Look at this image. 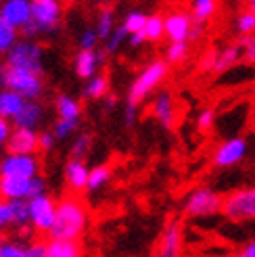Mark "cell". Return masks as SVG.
Here are the masks:
<instances>
[{
	"label": "cell",
	"mask_w": 255,
	"mask_h": 257,
	"mask_svg": "<svg viewBox=\"0 0 255 257\" xmlns=\"http://www.w3.org/2000/svg\"><path fill=\"white\" fill-rule=\"evenodd\" d=\"M86 226V209L78 199H63L57 205L55 226L50 230L55 240H75Z\"/></svg>",
	"instance_id": "6da1fadb"
},
{
	"label": "cell",
	"mask_w": 255,
	"mask_h": 257,
	"mask_svg": "<svg viewBox=\"0 0 255 257\" xmlns=\"http://www.w3.org/2000/svg\"><path fill=\"white\" fill-rule=\"evenodd\" d=\"M165 75H168V63L165 61H153L151 65H147L143 71H140L138 78L132 82L130 92H128V102L138 107V102L145 100L153 90L165 80Z\"/></svg>",
	"instance_id": "7a4b0ae2"
},
{
	"label": "cell",
	"mask_w": 255,
	"mask_h": 257,
	"mask_svg": "<svg viewBox=\"0 0 255 257\" xmlns=\"http://www.w3.org/2000/svg\"><path fill=\"white\" fill-rule=\"evenodd\" d=\"M0 82H3L11 92H17L23 98H36L42 92V80L40 75H34L21 69H13L9 65L0 67Z\"/></svg>",
	"instance_id": "3957f363"
},
{
	"label": "cell",
	"mask_w": 255,
	"mask_h": 257,
	"mask_svg": "<svg viewBox=\"0 0 255 257\" xmlns=\"http://www.w3.org/2000/svg\"><path fill=\"white\" fill-rule=\"evenodd\" d=\"M222 211L234 222L255 220V188H243L230 192L222 201Z\"/></svg>",
	"instance_id": "277c9868"
},
{
	"label": "cell",
	"mask_w": 255,
	"mask_h": 257,
	"mask_svg": "<svg viewBox=\"0 0 255 257\" xmlns=\"http://www.w3.org/2000/svg\"><path fill=\"white\" fill-rule=\"evenodd\" d=\"M9 67L40 75V71H42V48L34 42H17L9 53Z\"/></svg>",
	"instance_id": "5b68a950"
},
{
	"label": "cell",
	"mask_w": 255,
	"mask_h": 257,
	"mask_svg": "<svg viewBox=\"0 0 255 257\" xmlns=\"http://www.w3.org/2000/svg\"><path fill=\"white\" fill-rule=\"evenodd\" d=\"M0 192L11 199V201H25V199H38L44 197V180L40 178H32V180H23V178H0Z\"/></svg>",
	"instance_id": "8992f818"
},
{
	"label": "cell",
	"mask_w": 255,
	"mask_h": 257,
	"mask_svg": "<svg viewBox=\"0 0 255 257\" xmlns=\"http://www.w3.org/2000/svg\"><path fill=\"white\" fill-rule=\"evenodd\" d=\"M222 201L224 199L218 195V192H213L209 188H199L188 197L186 211H188V215H197V217L213 215L215 211L222 209Z\"/></svg>",
	"instance_id": "52a82bcc"
},
{
	"label": "cell",
	"mask_w": 255,
	"mask_h": 257,
	"mask_svg": "<svg viewBox=\"0 0 255 257\" xmlns=\"http://www.w3.org/2000/svg\"><path fill=\"white\" fill-rule=\"evenodd\" d=\"M61 17V5L55 0H36L32 3V23L38 32H48L57 28Z\"/></svg>",
	"instance_id": "ba28073f"
},
{
	"label": "cell",
	"mask_w": 255,
	"mask_h": 257,
	"mask_svg": "<svg viewBox=\"0 0 255 257\" xmlns=\"http://www.w3.org/2000/svg\"><path fill=\"white\" fill-rule=\"evenodd\" d=\"M38 172V161L32 155H11L0 163V174L3 178H23L32 180Z\"/></svg>",
	"instance_id": "9c48e42d"
},
{
	"label": "cell",
	"mask_w": 255,
	"mask_h": 257,
	"mask_svg": "<svg viewBox=\"0 0 255 257\" xmlns=\"http://www.w3.org/2000/svg\"><path fill=\"white\" fill-rule=\"evenodd\" d=\"M57 207L48 197H38L30 201V220L38 230H53Z\"/></svg>",
	"instance_id": "30bf717a"
},
{
	"label": "cell",
	"mask_w": 255,
	"mask_h": 257,
	"mask_svg": "<svg viewBox=\"0 0 255 257\" xmlns=\"http://www.w3.org/2000/svg\"><path fill=\"white\" fill-rule=\"evenodd\" d=\"M245 153H247L245 140L243 138H230L228 143L218 147V151H215V155H213V161L218 168H230V165L238 163L245 157Z\"/></svg>",
	"instance_id": "8fae6325"
},
{
	"label": "cell",
	"mask_w": 255,
	"mask_h": 257,
	"mask_svg": "<svg viewBox=\"0 0 255 257\" xmlns=\"http://www.w3.org/2000/svg\"><path fill=\"white\" fill-rule=\"evenodd\" d=\"M0 17H3L11 28H23L28 25L32 19V5L25 3V0H9L5 3V7L0 9Z\"/></svg>",
	"instance_id": "7c38bea8"
},
{
	"label": "cell",
	"mask_w": 255,
	"mask_h": 257,
	"mask_svg": "<svg viewBox=\"0 0 255 257\" xmlns=\"http://www.w3.org/2000/svg\"><path fill=\"white\" fill-rule=\"evenodd\" d=\"M190 17L182 11H174L165 17V34L172 42H186V38L190 34Z\"/></svg>",
	"instance_id": "4fadbf2b"
},
{
	"label": "cell",
	"mask_w": 255,
	"mask_h": 257,
	"mask_svg": "<svg viewBox=\"0 0 255 257\" xmlns=\"http://www.w3.org/2000/svg\"><path fill=\"white\" fill-rule=\"evenodd\" d=\"M36 149H38V136L34 134V130L17 127V130L9 136V153L11 155H32Z\"/></svg>",
	"instance_id": "5bb4252c"
},
{
	"label": "cell",
	"mask_w": 255,
	"mask_h": 257,
	"mask_svg": "<svg viewBox=\"0 0 255 257\" xmlns=\"http://www.w3.org/2000/svg\"><path fill=\"white\" fill-rule=\"evenodd\" d=\"M153 113L165 127H172L176 123V102L170 92L163 90V92L157 94V98L153 100Z\"/></svg>",
	"instance_id": "9a60e30c"
},
{
	"label": "cell",
	"mask_w": 255,
	"mask_h": 257,
	"mask_svg": "<svg viewBox=\"0 0 255 257\" xmlns=\"http://www.w3.org/2000/svg\"><path fill=\"white\" fill-rule=\"evenodd\" d=\"M182 251V232L178 224H170L159 242V257H180Z\"/></svg>",
	"instance_id": "2e32d148"
},
{
	"label": "cell",
	"mask_w": 255,
	"mask_h": 257,
	"mask_svg": "<svg viewBox=\"0 0 255 257\" xmlns=\"http://www.w3.org/2000/svg\"><path fill=\"white\" fill-rule=\"evenodd\" d=\"M88 176H90V172H88V168H86L82 161L71 159V161L67 163V168H65V180H67V184H69L73 190L86 188V186H88Z\"/></svg>",
	"instance_id": "e0dca14e"
},
{
	"label": "cell",
	"mask_w": 255,
	"mask_h": 257,
	"mask_svg": "<svg viewBox=\"0 0 255 257\" xmlns=\"http://www.w3.org/2000/svg\"><path fill=\"white\" fill-rule=\"evenodd\" d=\"M100 59L103 57L96 55L94 50H80V55L75 57V71H78L80 78H90L92 80Z\"/></svg>",
	"instance_id": "ac0fdd59"
},
{
	"label": "cell",
	"mask_w": 255,
	"mask_h": 257,
	"mask_svg": "<svg viewBox=\"0 0 255 257\" xmlns=\"http://www.w3.org/2000/svg\"><path fill=\"white\" fill-rule=\"evenodd\" d=\"M42 117V107L38 102H32V100H25L23 109L19 111V115L15 117V123L17 127H25V130H34V125H38Z\"/></svg>",
	"instance_id": "d6986e66"
},
{
	"label": "cell",
	"mask_w": 255,
	"mask_h": 257,
	"mask_svg": "<svg viewBox=\"0 0 255 257\" xmlns=\"http://www.w3.org/2000/svg\"><path fill=\"white\" fill-rule=\"evenodd\" d=\"M25 105V98L19 96L17 92H11V90H7V92H0V117H13L15 119L19 111L23 109Z\"/></svg>",
	"instance_id": "ffe728a7"
},
{
	"label": "cell",
	"mask_w": 255,
	"mask_h": 257,
	"mask_svg": "<svg viewBox=\"0 0 255 257\" xmlns=\"http://www.w3.org/2000/svg\"><path fill=\"white\" fill-rule=\"evenodd\" d=\"M240 46L238 44H232V46H226L224 50H220L218 55H215V67H213V71L215 73H226L228 69H232L236 63H238V59H240Z\"/></svg>",
	"instance_id": "44dd1931"
},
{
	"label": "cell",
	"mask_w": 255,
	"mask_h": 257,
	"mask_svg": "<svg viewBox=\"0 0 255 257\" xmlns=\"http://www.w3.org/2000/svg\"><path fill=\"white\" fill-rule=\"evenodd\" d=\"M48 257H80V245L75 240H50L46 245Z\"/></svg>",
	"instance_id": "7402d4cb"
},
{
	"label": "cell",
	"mask_w": 255,
	"mask_h": 257,
	"mask_svg": "<svg viewBox=\"0 0 255 257\" xmlns=\"http://www.w3.org/2000/svg\"><path fill=\"white\" fill-rule=\"evenodd\" d=\"M57 111L61 115V119H65V121H78L80 113H82L80 102L73 100L71 96H65V94L57 98Z\"/></svg>",
	"instance_id": "603a6c76"
},
{
	"label": "cell",
	"mask_w": 255,
	"mask_h": 257,
	"mask_svg": "<svg viewBox=\"0 0 255 257\" xmlns=\"http://www.w3.org/2000/svg\"><path fill=\"white\" fill-rule=\"evenodd\" d=\"M143 34H145V40H151V42L161 40V36L165 34V17H161V15L147 17V25H145Z\"/></svg>",
	"instance_id": "cb8c5ba5"
},
{
	"label": "cell",
	"mask_w": 255,
	"mask_h": 257,
	"mask_svg": "<svg viewBox=\"0 0 255 257\" xmlns=\"http://www.w3.org/2000/svg\"><path fill=\"white\" fill-rule=\"evenodd\" d=\"M215 9H218V5H215L213 0H197L193 5V17L197 23H205L213 17Z\"/></svg>",
	"instance_id": "d4e9b609"
},
{
	"label": "cell",
	"mask_w": 255,
	"mask_h": 257,
	"mask_svg": "<svg viewBox=\"0 0 255 257\" xmlns=\"http://www.w3.org/2000/svg\"><path fill=\"white\" fill-rule=\"evenodd\" d=\"M145 25H147V15L140 11H132L128 13L125 19H123V28L128 34H143L145 32Z\"/></svg>",
	"instance_id": "484cf974"
},
{
	"label": "cell",
	"mask_w": 255,
	"mask_h": 257,
	"mask_svg": "<svg viewBox=\"0 0 255 257\" xmlns=\"http://www.w3.org/2000/svg\"><path fill=\"white\" fill-rule=\"evenodd\" d=\"M107 90H109V80L105 75H96V78H92L88 82V86L84 88V96L86 98H100V96L107 94Z\"/></svg>",
	"instance_id": "4316f807"
},
{
	"label": "cell",
	"mask_w": 255,
	"mask_h": 257,
	"mask_svg": "<svg viewBox=\"0 0 255 257\" xmlns=\"http://www.w3.org/2000/svg\"><path fill=\"white\" fill-rule=\"evenodd\" d=\"M111 178V170L107 165H98V168L90 170V176H88V190H98L100 186H105Z\"/></svg>",
	"instance_id": "83f0119b"
},
{
	"label": "cell",
	"mask_w": 255,
	"mask_h": 257,
	"mask_svg": "<svg viewBox=\"0 0 255 257\" xmlns=\"http://www.w3.org/2000/svg\"><path fill=\"white\" fill-rule=\"evenodd\" d=\"M11 215L15 224H28L30 222V201H11Z\"/></svg>",
	"instance_id": "f1b7e54d"
},
{
	"label": "cell",
	"mask_w": 255,
	"mask_h": 257,
	"mask_svg": "<svg viewBox=\"0 0 255 257\" xmlns=\"http://www.w3.org/2000/svg\"><path fill=\"white\" fill-rule=\"evenodd\" d=\"M113 34V11L111 9H103L98 15V28H96V36L109 40V36Z\"/></svg>",
	"instance_id": "f546056e"
},
{
	"label": "cell",
	"mask_w": 255,
	"mask_h": 257,
	"mask_svg": "<svg viewBox=\"0 0 255 257\" xmlns=\"http://www.w3.org/2000/svg\"><path fill=\"white\" fill-rule=\"evenodd\" d=\"M15 46V28H11V25L0 17V53L3 50H11Z\"/></svg>",
	"instance_id": "4dcf8cb0"
},
{
	"label": "cell",
	"mask_w": 255,
	"mask_h": 257,
	"mask_svg": "<svg viewBox=\"0 0 255 257\" xmlns=\"http://www.w3.org/2000/svg\"><path fill=\"white\" fill-rule=\"evenodd\" d=\"M186 57H188L186 42H172L168 46V63H182Z\"/></svg>",
	"instance_id": "1f68e13d"
},
{
	"label": "cell",
	"mask_w": 255,
	"mask_h": 257,
	"mask_svg": "<svg viewBox=\"0 0 255 257\" xmlns=\"http://www.w3.org/2000/svg\"><path fill=\"white\" fill-rule=\"evenodd\" d=\"M236 30L240 34H245V36H251L255 32V15H253L251 11H245V13H240V15H238Z\"/></svg>",
	"instance_id": "d6a6232c"
},
{
	"label": "cell",
	"mask_w": 255,
	"mask_h": 257,
	"mask_svg": "<svg viewBox=\"0 0 255 257\" xmlns=\"http://www.w3.org/2000/svg\"><path fill=\"white\" fill-rule=\"evenodd\" d=\"M88 149H90V136L82 134V136L73 143V147H71V157H75V161H82V157L88 153Z\"/></svg>",
	"instance_id": "836d02e7"
},
{
	"label": "cell",
	"mask_w": 255,
	"mask_h": 257,
	"mask_svg": "<svg viewBox=\"0 0 255 257\" xmlns=\"http://www.w3.org/2000/svg\"><path fill=\"white\" fill-rule=\"evenodd\" d=\"M240 50H243V57L247 61H255V36H245V38H240V42H238Z\"/></svg>",
	"instance_id": "e575fe53"
},
{
	"label": "cell",
	"mask_w": 255,
	"mask_h": 257,
	"mask_svg": "<svg viewBox=\"0 0 255 257\" xmlns=\"http://www.w3.org/2000/svg\"><path fill=\"white\" fill-rule=\"evenodd\" d=\"M213 119H215V113H213V109L211 107H207V109H203L201 113H199V117H197V125H199V130H209V127L213 125Z\"/></svg>",
	"instance_id": "d590c367"
},
{
	"label": "cell",
	"mask_w": 255,
	"mask_h": 257,
	"mask_svg": "<svg viewBox=\"0 0 255 257\" xmlns=\"http://www.w3.org/2000/svg\"><path fill=\"white\" fill-rule=\"evenodd\" d=\"M125 34H128L125 28H123V25H119V28L109 36V40H107V50H109V53H115L117 46L121 44V40H123V36H125Z\"/></svg>",
	"instance_id": "8d00e7d4"
},
{
	"label": "cell",
	"mask_w": 255,
	"mask_h": 257,
	"mask_svg": "<svg viewBox=\"0 0 255 257\" xmlns=\"http://www.w3.org/2000/svg\"><path fill=\"white\" fill-rule=\"evenodd\" d=\"M75 121H65V119H59L55 125V138H67L73 130H75Z\"/></svg>",
	"instance_id": "74e56055"
},
{
	"label": "cell",
	"mask_w": 255,
	"mask_h": 257,
	"mask_svg": "<svg viewBox=\"0 0 255 257\" xmlns=\"http://www.w3.org/2000/svg\"><path fill=\"white\" fill-rule=\"evenodd\" d=\"M0 257H25V249L13 242H3L0 245Z\"/></svg>",
	"instance_id": "f35d334b"
},
{
	"label": "cell",
	"mask_w": 255,
	"mask_h": 257,
	"mask_svg": "<svg viewBox=\"0 0 255 257\" xmlns=\"http://www.w3.org/2000/svg\"><path fill=\"white\" fill-rule=\"evenodd\" d=\"M96 32L94 30H86L84 34H82V38H80V44H82V50H92L94 48V44H96Z\"/></svg>",
	"instance_id": "ab89813d"
},
{
	"label": "cell",
	"mask_w": 255,
	"mask_h": 257,
	"mask_svg": "<svg viewBox=\"0 0 255 257\" xmlns=\"http://www.w3.org/2000/svg\"><path fill=\"white\" fill-rule=\"evenodd\" d=\"M38 147L44 149V151H50L55 147V134H50V132H44L38 136Z\"/></svg>",
	"instance_id": "60d3db41"
},
{
	"label": "cell",
	"mask_w": 255,
	"mask_h": 257,
	"mask_svg": "<svg viewBox=\"0 0 255 257\" xmlns=\"http://www.w3.org/2000/svg\"><path fill=\"white\" fill-rule=\"evenodd\" d=\"M11 222H13V215H11L9 203H0V226H7Z\"/></svg>",
	"instance_id": "b9f144b4"
},
{
	"label": "cell",
	"mask_w": 255,
	"mask_h": 257,
	"mask_svg": "<svg viewBox=\"0 0 255 257\" xmlns=\"http://www.w3.org/2000/svg\"><path fill=\"white\" fill-rule=\"evenodd\" d=\"M25 257H48L44 245H32L30 249H25Z\"/></svg>",
	"instance_id": "7bdbcfd3"
},
{
	"label": "cell",
	"mask_w": 255,
	"mask_h": 257,
	"mask_svg": "<svg viewBox=\"0 0 255 257\" xmlns=\"http://www.w3.org/2000/svg\"><path fill=\"white\" fill-rule=\"evenodd\" d=\"M136 109H138V107H136V105H130V102L125 105V123H128V125H132V123L136 121V115H138Z\"/></svg>",
	"instance_id": "ee69618b"
},
{
	"label": "cell",
	"mask_w": 255,
	"mask_h": 257,
	"mask_svg": "<svg viewBox=\"0 0 255 257\" xmlns=\"http://www.w3.org/2000/svg\"><path fill=\"white\" fill-rule=\"evenodd\" d=\"M201 36H203V23L193 21V25H190V34H188V38H190V40H199Z\"/></svg>",
	"instance_id": "f6af8a7d"
},
{
	"label": "cell",
	"mask_w": 255,
	"mask_h": 257,
	"mask_svg": "<svg viewBox=\"0 0 255 257\" xmlns=\"http://www.w3.org/2000/svg\"><path fill=\"white\" fill-rule=\"evenodd\" d=\"M5 140H9V123L0 117V147L5 145Z\"/></svg>",
	"instance_id": "bcb514c9"
},
{
	"label": "cell",
	"mask_w": 255,
	"mask_h": 257,
	"mask_svg": "<svg viewBox=\"0 0 255 257\" xmlns=\"http://www.w3.org/2000/svg\"><path fill=\"white\" fill-rule=\"evenodd\" d=\"M240 257H255V240H253V242H249V245L243 249Z\"/></svg>",
	"instance_id": "7dc6e473"
},
{
	"label": "cell",
	"mask_w": 255,
	"mask_h": 257,
	"mask_svg": "<svg viewBox=\"0 0 255 257\" xmlns=\"http://www.w3.org/2000/svg\"><path fill=\"white\" fill-rule=\"evenodd\" d=\"M143 42H145V34H134L132 40H130L132 46H138V44H143Z\"/></svg>",
	"instance_id": "c3c4849f"
},
{
	"label": "cell",
	"mask_w": 255,
	"mask_h": 257,
	"mask_svg": "<svg viewBox=\"0 0 255 257\" xmlns=\"http://www.w3.org/2000/svg\"><path fill=\"white\" fill-rule=\"evenodd\" d=\"M249 7H251V9H249V11H251V13H253V15H255V0H253V3H251V5H249Z\"/></svg>",
	"instance_id": "681fc988"
},
{
	"label": "cell",
	"mask_w": 255,
	"mask_h": 257,
	"mask_svg": "<svg viewBox=\"0 0 255 257\" xmlns=\"http://www.w3.org/2000/svg\"><path fill=\"white\" fill-rule=\"evenodd\" d=\"M230 257H240V255H230Z\"/></svg>",
	"instance_id": "f907efd6"
},
{
	"label": "cell",
	"mask_w": 255,
	"mask_h": 257,
	"mask_svg": "<svg viewBox=\"0 0 255 257\" xmlns=\"http://www.w3.org/2000/svg\"><path fill=\"white\" fill-rule=\"evenodd\" d=\"M153 257H159V255H153Z\"/></svg>",
	"instance_id": "816d5d0a"
}]
</instances>
